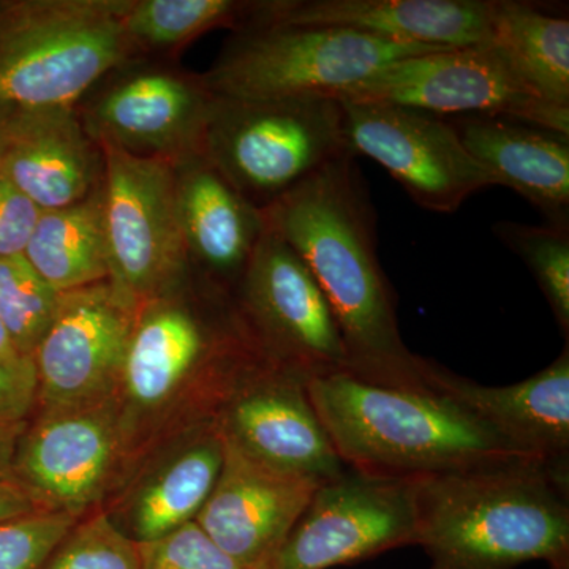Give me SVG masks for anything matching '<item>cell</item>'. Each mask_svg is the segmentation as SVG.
Listing matches in <instances>:
<instances>
[{
  "mask_svg": "<svg viewBox=\"0 0 569 569\" xmlns=\"http://www.w3.org/2000/svg\"><path fill=\"white\" fill-rule=\"evenodd\" d=\"M102 81L107 84L78 104L97 144L173 164L203 156L216 96L201 74L133 61Z\"/></svg>",
  "mask_w": 569,
  "mask_h": 569,
  "instance_id": "8fae6325",
  "label": "cell"
},
{
  "mask_svg": "<svg viewBox=\"0 0 569 569\" xmlns=\"http://www.w3.org/2000/svg\"><path fill=\"white\" fill-rule=\"evenodd\" d=\"M490 7L492 0H266L250 3L244 28L320 26L447 50L485 44Z\"/></svg>",
  "mask_w": 569,
  "mask_h": 569,
  "instance_id": "ac0fdd59",
  "label": "cell"
},
{
  "mask_svg": "<svg viewBox=\"0 0 569 569\" xmlns=\"http://www.w3.org/2000/svg\"><path fill=\"white\" fill-rule=\"evenodd\" d=\"M415 482L347 467L318 486L269 569H331L417 545Z\"/></svg>",
  "mask_w": 569,
  "mask_h": 569,
  "instance_id": "4fadbf2b",
  "label": "cell"
},
{
  "mask_svg": "<svg viewBox=\"0 0 569 569\" xmlns=\"http://www.w3.org/2000/svg\"><path fill=\"white\" fill-rule=\"evenodd\" d=\"M176 204L190 264L233 293L266 231L263 211L204 156L174 164Z\"/></svg>",
  "mask_w": 569,
  "mask_h": 569,
  "instance_id": "44dd1931",
  "label": "cell"
},
{
  "mask_svg": "<svg viewBox=\"0 0 569 569\" xmlns=\"http://www.w3.org/2000/svg\"><path fill=\"white\" fill-rule=\"evenodd\" d=\"M40 569H142L140 545L96 509L77 520Z\"/></svg>",
  "mask_w": 569,
  "mask_h": 569,
  "instance_id": "f1b7e54d",
  "label": "cell"
},
{
  "mask_svg": "<svg viewBox=\"0 0 569 569\" xmlns=\"http://www.w3.org/2000/svg\"><path fill=\"white\" fill-rule=\"evenodd\" d=\"M307 392L343 466L370 477L421 479L537 459L430 389L376 387L340 372L309 381Z\"/></svg>",
  "mask_w": 569,
  "mask_h": 569,
  "instance_id": "277c9868",
  "label": "cell"
},
{
  "mask_svg": "<svg viewBox=\"0 0 569 569\" xmlns=\"http://www.w3.org/2000/svg\"><path fill=\"white\" fill-rule=\"evenodd\" d=\"M347 153L343 107L328 97H216L203 149L216 170L260 209Z\"/></svg>",
  "mask_w": 569,
  "mask_h": 569,
  "instance_id": "52a82bcc",
  "label": "cell"
},
{
  "mask_svg": "<svg viewBox=\"0 0 569 569\" xmlns=\"http://www.w3.org/2000/svg\"><path fill=\"white\" fill-rule=\"evenodd\" d=\"M132 0L0 3V119L73 110L138 58L126 32Z\"/></svg>",
  "mask_w": 569,
  "mask_h": 569,
  "instance_id": "5b68a950",
  "label": "cell"
},
{
  "mask_svg": "<svg viewBox=\"0 0 569 569\" xmlns=\"http://www.w3.org/2000/svg\"><path fill=\"white\" fill-rule=\"evenodd\" d=\"M320 485L224 443L222 471L194 522L241 567L269 569Z\"/></svg>",
  "mask_w": 569,
  "mask_h": 569,
  "instance_id": "e0dca14e",
  "label": "cell"
},
{
  "mask_svg": "<svg viewBox=\"0 0 569 569\" xmlns=\"http://www.w3.org/2000/svg\"><path fill=\"white\" fill-rule=\"evenodd\" d=\"M437 50L443 48L397 43L350 29L247 26L234 31L201 80L220 99L337 100L389 63Z\"/></svg>",
  "mask_w": 569,
  "mask_h": 569,
  "instance_id": "8992f818",
  "label": "cell"
},
{
  "mask_svg": "<svg viewBox=\"0 0 569 569\" xmlns=\"http://www.w3.org/2000/svg\"><path fill=\"white\" fill-rule=\"evenodd\" d=\"M486 44L520 80L557 107L569 108V21L518 0H492Z\"/></svg>",
  "mask_w": 569,
  "mask_h": 569,
  "instance_id": "cb8c5ba5",
  "label": "cell"
},
{
  "mask_svg": "<svg viewBox=\"0 0 569 569\" xmlns=\"http://www.w3.org/2000/svg\"><path fill=\"white\" fill-rule=\"evenodd\" d=\"M110 283L141 307L193 276L176 204L174 164L99 144Z\"/></svg>",
  "mask_w": 569,
  "mask_h": 569,
  "instance_id": "ba28073f",
  "label": "cell"
},
{
  "mask_svg": "<svg viewBox=\"0 0 569 569\" xmlns=\"http://www.w3.org/2000/svg\"><path fill=\"white\" fill-rule=\"evenodd\" d=\"M261 358L233 293L200 274L142 305L114 392L122 459L111 497L157 449L216 421Z\"/></svg>",
  "mask_w": 569,
  "mask_h": 569,
  "instance_id": "6da1fadb",
  "label": "cell"
},
{
  "mask_svg": "<svg viewBox=\"0 0 569 569\" xmlns=\"http://www.w3.org/2000/svg\"><path fill=\"white\" fill-rule=\"evenodd\" d=\"M417 546L430 569L569 560V467L512 460L417 479Z\"/></svg>",
  "mask_w": 569,
  "mask_h": 569,
  "instance_id": "3957f363",
  "label": "cell"
},
{
  "mask_svg": "<svg viewBox=\"0 0 569 569\" xmlns=\"http://www.w3.org/2000/svg\"><path fill=\"white\" fill-rule=\"evenodd\" d=\"M224 443L283 473L328 481L346 471L307 383L261 358L238 381L216 417Z\"/></svg>",
  "mask_w": 569,
  "mask_h": 569,
  "instance_id": "2e32d148",
  "label": "cell"
},
{
  "mask_svg": "<svg viewBox=\"0 0 569 569\" xmlns=\"http://www.w3.org/2000/svg\"><path fill=\"white\" fill-rule=\"evenodd\" d=\"M339 102L350 152L380 163L422 209L455 212L471 194L498 186L441 116L385 102Z\"/></svg>",
  "mask_w": 569,
  "mask_h": 569,
  "instance_id": "5bb4252c",
  "label": "cell"
},
{
  "mask_svg": "<svg viewBox=\"0 0 569 569\" xmlns=\"http://www.w3.org/2000/svg\"><path fill=\"white\" fill-rule=\"evenodd\" d=\"M102 183L80 203L41 212L26 247L29 263L59 293L110 279Z\"/></svg>",
  "mask_w": 569,
  "mask_h": 569,
  "instance_id": "d4e9b609",
  "label": "cell"
},
{
  "mask_svg": "<svg viewBox=\"0 0 569 569\" xmlns=\"http://www.w3.org/2000/svg\"><path fill=\"white\" fill-rule=\"evenodd\" d=\"M223 460L216 421L193 427L152 452L100 509L138 545L162 538L197 519Z\"/></svg>",
  "mask_w": 569,
  "mask_h": 569,
  "instance_id": "d6986e66",
  "label": "cell"
},
{
  "mask_svg": "<svg viewBox=\"0 0 569 569\" xmlns=\"http://www.w3.org/2000/svg\"><path fill=\"white\" fill-rule=\"evenodd\" d=\"M266 227L316 277L347 351L348 373L376 387L429 391L421 356L403 342L377 253V219L353 153L339 157L266 206Z\"/></svg>",
  "mask_w": 569,
  "mask_h": 569,
  "instance_id": "7a4b0ae2",
  "label": "cell"
},
{
  "mask_svg": "<svg viewBox=\"0 0 569 569\" xmlns=\"http://www.w3.org/2000/svg\"><path fill=\"white\" fill-rule=\"evenodd\" d=\"M138 309L110 280L62 293L33 353V413L91 406L114 396Z\"/></svg>",
  "mask_w": 569,
  "mask_h": 569,
  "instance_id": "9a60e30c",
  "label": "cell"
},
{
  "mask_svg": "<svg viewBox=\"0 0 569 569\" xmlns=\"http://www.w3.org/2000/svg\"><path fill=\"white\" fill-rule=\"evenodd\" d=\"M77 520L56 511L0 520V569H40Z\"/></svg>",
  "mask_w": 569,
  "mask_h": 569,
  "instance_id": "f546056e",
  "label": "cell"
},
{
  "mask_svg": "<svg viewBox=\"0 0 569 569\" xmlns=\"http://www.w3.org/2000/svg\"><path fill=\"white\" fill-rule=\"evenodd\" d=\"M449 122L498 186L526 198L546 223L569 227V137L503 116H462Z\"/></svg>",
  "mask_w": 569,
  "mask_h": 569,
  "instance_id": "7402d4cb",
  "label": "cell"
},
{
  "mask_svg": "<svg viewBox=\"0 0 569 569\" xmlns=\"http://www.w3.org/2000/svg\"><path fill=\"white\" fill-rule=\"evenodd\" d=\"M421 373L427 389L466 408L531 458L569 467L568 343L552 365L509 387H486L426 358Z\"/></svg>",
  "mask_w": 569,
  "mask_h": 569,
  "instance_id": "ffe728a7",
  "label": "cell"
},
{
  "mask_svg": "<svg viewBox=\"0 0 569 569\" xmlns=\"http://www.w3.org/2000/svg\"><path fill=\"white\" fill-rule=\"evenodd\" d=\"M142 569H246L189 522L153 541L140 545Z\"/></svg>",
  "mask_w": 569,
  "mask_h": 569,
  "instance_id": "4dcf8cb0",
  "label": "cell"
},
{
  "mask_svg": "<svg viewBox=\"0 0 569 569\" xmlns=\"http://www.w3.org/2000/svg\"><path fill=\"white\" fill-rule=\"evenodd\" d=\"M28 361H33V359L24 358V356L20 355V351H18L17 347L11 342L6 326H3L2 320H0V362H3V365L17 366Z\"/></svg>",
  "mask_w": 569,
  "mask_h": 569,
  "instance_id": "d590c367",
  "label": "cell"
},
{
  "mask_svg": "<svg viewBox=\"0 0 569 569\" xmlns=\"http://www.w3.org/2000/svg\"><path fill=\"white\" fill-rule=\"evenodd\" d=\"M550 569H569V560L561 561V563L552 565Z\"/></svg>",
  "mask_w": 569,
  "mask_h": 569,
  "instance_id": "74e56055",
  "label": "cell"
},
{
  "mask_svg": "<svg viewBox=\"0 0 569 569\" xmlns=\"http://www.w3.org/2000/svg\"><path fill=\"white\" fill-rule=\"evenodd\" d=\"M0 174L41 212L58 211L99 189L104 162L73 108L18 118Z\"/></svg>",
  "mask_w": 569,
  "mask_h": 569,
  "instance_id": "603a6c76",
  "label": "cell"
},
{
  "mask_svg": "<svg viewBox=\"0 0 569 569\" xmlns=\"http://www.w3.org/2000/svg\"><path fill=\"white\" fill-rule=\"evenodd\" d=\"M250 3L236 0H132L126 32L138 56L170 52L213 29L244 28Z\"/></svg>",
  "mask_w": 569,
  "mask_h": 569,
  "instance_id": "484cf974",
  "label": "cell"
},
{
  "mask_svg": "<svg viewBox=\"0 0 569 569\" xmlns=\"http://www.w3.org/2000/svg\"><path fill=\"white\" fill-rule=\"evenodd\" d=\"M337 100L400 104L438 116H503L569 137V108L538 96L486 43L389 63Z\"/></svg>",
  "mask_w": 569,
  "mask_h": 569,
  "instance_id": "30bf717a",
  "label": "cell"
},
{
  "mask_svg": "<svg viewBox=\"0 0 569 569\" xmlns=\"http://www.w3.org/2000/svg\"><path fill=\"white\" fill-rule=\"evenodd\" d=\"M41 211L0 174V257L24 253Z\"/></svg>",
  "mask_w": 569,
  "mask_h": 569,
  "instance_id": "1f68e13d",
  "label": "cell"
},
{
  "mask_svg": "<svg viewBox=\"0 0 569 569\" xmlns=\"http://www.w3.org/2000/svg\"><path fill=\"white\" fill-rule=\"evenodd\" d=\"M121 459L112 396L91 406L33 413L14 449L10 478L44 511L81 519L114 492Z\"/></svg>",
  "mask_w": 569,
  "mask_h": 569,
  "instance_id": "7c38bea8",
  "label": "cell"
},
{
  "mask_svg": "<svg viewBox=\"0 0 569 569\" xmlns=\"http://www.w3.org/2000/svg\"><path fill=\"white\" fill-rule=\"evenodd\" d=\"M39 511L44 509L14 479L0 481V520L20 518Z\"/></svg>",
  "mask_w": 569,
  "mask_h": 569,
  "instance_id": "836d02e7",
  "label": "cell"
},
{
  "mask_svg": "<svg viewBox=\"0 0 569 569\" xmlns=\"http://www.w3.org/2000/svg\"><path fill=\"white\" fill-rule=\"evenodd\" d=\"M497 238L522 258L537 280L539 290L559 323L565 339L569 337V227L498 222Z\"/></svg>",
  "mask_w": 569,
  "mask_h": 569,
  "instance_id": "83f0119b",
  "label": "cell"
},
{
  "mask_svg": "<svg viewBox=\"0 0 569 569\" xmlns=\"http://www.w3.org/2000/svg\"><path fill=\"white\" fill-rule=\"evenodd\" d=\"M61 295L22 254L0 257V320L11 342L32 358L58 312Z\"/></svg>",
  "mask_w": 569,
  "mask_h": 569,
  "instance_id": "4316f807",
  "label": "cell"
},
{
  "mask_svg": "<svg viewBox=\"0 0 569 569\" xmlns=\"http://www.w3.org/2000/svg\"><path fill=\"white\" fill-rule=\"evenodd\" d=\"M14 123H17V119H13V121L0 119V173H2L3 162H6L11 140H13Z\"/></svg>",
  "mask_w": 569,
  "mask_h": 569,
  "instance_id": "8d00e7d4",
  "label": "cell"
},
{
  "mask_svg": "<svg viewBox=\"0 0 569 569\" xmlns=\"http://www.w3.org/2000/svg\"><path fill=\"white\" fill-rule=\"evenodd\" d=\"M28 421L0 425V481L10 478L14 449H17L18 440H20L21 433L24 432Z\"/></svg>",
  "mask_w": 569,
  "mask_h": 569,
  "instance_id": "e575fe53",
  "label": "cell"
},
{
  "mask_svg": "<svg viewBox=\"0 0 569 569\" xmlns=\"http://www.w3.org/2000/svg\"><path fill=\"white\" fill-rule=\"evenodd\" d=\"M234 305L261 356L302 381L348 372L331 307L302 258L266 227Z\"/></svg>",
  "mask_w": 569,
  "mask_h": 569,
  "instance_id": "9c48e42d",
  "label": "cell"
},
{
  "mask_svg": "<svg viewBox=\"0 0 569 569\" xmlns=\"http://www.w3.org/2000/svg\"><path fill=\"white\" fill-rule=\"evenodd\" d=\"M37 376L33 361L0 362V425L28 421L36 410Z\"/></svg>",
  "mask_w": 569,
  "mask_h": 569,
  "instance_id": "d6a6232c",
  "label": "cell"
}]
</instances>
